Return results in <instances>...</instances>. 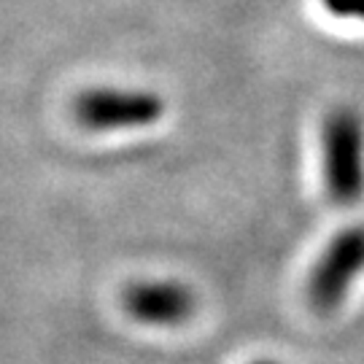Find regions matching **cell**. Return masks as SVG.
<instances>
[{
    "label": "cell",
    "mask_w": 364,
    "mask_h": 364,
    "mask_svg": "<svg viewBox=\"0 0 364 364\" xmlns=\"http://www.w3.org/2000/svg\"><path fill=\"white\" fill-rule=\"evenodd\" d=\"M324 178L332 203L351 208L364 197V117L353 105H335L321 127Z\"/></svg>",
    "instance_id": "cell-1"
},
{
    "label": "cell",
    "mask_w": 364,
    "mask_h": 364,
    "mask_svg": "<svg viewBox=\"0 0 364 364\" xmlns=\"http://www.w3.org/2000/svg\"><path fill=\"white\" fill-rule=\"evenodd\" d=\"M73 117L95 132L149 127L165 117V100L151 90L92 87L73 100Z\"/></svg>",
    "instance_id": "cell-2"
},
{
    "label": "cell",
    "mask_w": 364,
    "mask_h": 364,
    "mask_svg": "<svg viewBox=\"0 0 364 364\" xmlns=\"http://www.w3.org/2000/svg\"><path fill=\"white\" fill-rule=\"evenodd\" d=\"M364 270V224L332 237L308 278V299L318 313H335L348 297L353 278Z\"/></svg>",
    "instance_id": "cell-3"
},
{
    "label": "cell",
    "mask_w": 364,
    "mask_h": 364,
    "mask_svg": "<svg viewBox=\"0 0 364 364\" xmlns=\"http://www.w3.org/2000/svg\"><path fill=\"white\" fill-rule=\"evenodd\" d=\"M122 299L132 318L154 326L181 324L195 311L192 289L178 281H135Z\"/></svg>",
    "instance_id": "cell-4"
},
{
    "label": "cell",
    "mask_w": 364,
    "mask_h": 364,
    "mask_svg": "<svg viewBox=\"0 0 364 364\" xmlns=\"http://www.w3.org/2000/svg\"><path fill=\"white\" fill-rule=\"evenodd\" d=\"M324 6L335 16L343 19H362L364 22V0H324Z\"/></svg>",
    "instance_id": "cell-5"
},
{
    "label": "cell",
    "mask_w": 364,
    "mask_h": 364,
    "mask_svg": "<svg viewBox=\"0 0 364 364\" xmlns=\"http://www.w3.org/2000/svg\"><path fill=\"white\" fill-rule=\"evenodd\" d=\"M257 364H273V362H257Z\"/></svg>",
    "instance_id": "cell-6"
}]
</instances>
